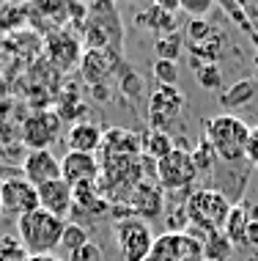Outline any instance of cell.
Segmentation results:
<instances>
[{"label":"cell","mask_w":258,"mask_h":261,"mask_svg":"<svg viewBox=\"0 0 258 261\" xmlns=\"http://www.w3.org/2000/svg\"><path fill=\"white\" fill-rule=\"evenodd\" d=\"M255 91L258 88H255L253 80H239V83H234L231 88H222L220 91V102H222V108H228V110L245 108V105L253 102Z\"/></svg>","instance_id":"25"},{"label":"cell","mask_w":258,"mask_h":261,"mask_svg":"<svg viewBox=\"0 0 258 261\" xmlns=\"http://www.w3.org/2000/svg\"><path fill=\"white\" fill-rule=\"evenodd\" d=\"M66 146L69 151H80V154H96L102 149V140H104V129L94 121H74L69 124L66 129Z\"/></svg>","instance_id":"20"},{"label":"cell","mask_w":258,"mask_h":261,"mask_svg":"<svg viewBox=\"0 0 258 261\" xmlns=\"http://www.w3.org/2000/svg\"><path fill=\"white\" fill-rule=\"evenodd\" d=\"M6 94H9V88H6V80L0 77V105L6 102Z\"/></svg>","instance_id":"37"},{"label":"cell","mask_w":258,"mask_h":261,"mask_svg":"<svg viewBox=\"0 0 258 261\" xmlns=\"http://www.w3.org/2000/svg\"><path fill=\"white\" fill-rule=\"evenodd\" d=\"M61 129H64V121L58 110H36L22 121L19 138L27 146V151H44L61 138Z\"/></svg>","instance_id":"9"},{"label":"cell","mask_w":258,"mask_h":261,"mask_svg":"<svg viewBox=\"0 0 258 261\" xmlns=\"http://www.w3.org/2000/svg\"><path fill=\"white\" fill-rule=\"evenodd\" d=\"M187 108V96L176 86H159L149 96V124L151 129L170 132V126L181 118Z\"/></svg>","instance_id":"8"},{"label":"cell","mask_w":258,"mask_h":261,"mask_svg":"<svg viewBox=\"0 0 258 261\" xmlns=\"http://www.w3.org/2000/svg\"><path fill=\"white\" fill-rule=\"evenodd\" d=\"M27 22V6H0V31H17Z\"/></svg>","instance_id":"30"},{"label":"cell","mask_w":258,"mask_h":261,"mask_svg":"<svg viewBox=\"0 0 258 261\" xmlns=\"http://www.w3.org/2000/svg\"><path fill=\"white\" fill-rule=\"evenodd\" d=\"M181 50H184V39H181V33L159 36V39L154 41V55H157V61H173V63H179Z\"/></svg>","instance_id":"26"},{"label":"cell","mask_w":258,"mask_h":261,"mask_svg":"<svg viewBox=\"0 0 258 261\" xmlns=\"http://www.w3.org/2000/svg\"><path fill=\"white\" fill-rule=\"evenodd\" d=\"M195 80L206 91H222V69L217 63H195Z\"/></svg>","instance_id":"29"},{"label":"cell","mask_w":258,"mask_h":261,"mask_svg":"<svg viewBox=\"0 0 258 261\" xmlns=\"http://www.w3.org/2000/svg\"><path fill=\"white\" fill-rule=\"evenodd\" d=\"M212 9V0H181V14H187L190 19H206V14Z\"/></svg>","instance_id":"32"},{"label":"cell","mask_w":258,"mask_h":261,"mask_svg":"<svg viewBox=\"0 0 258 261\" xmlns=\"http://www.w3.org/2000/svg\"><path fill=\"white\" fill-rule=\"evenodd\" d=\"M135 22L140 25V28L154 31L157 39L159 36H170V33H179V14L162 9L159 3H154V6H149L146 11H140L135 17Z\"/></svg>","instance_id":"21"},{"label":"cell","mask_w":258,"mask_h":261,"mask_svg":"<svg viewBox=\"0 0 258 261\" xmlns=\"http://www.w3.org/2000/svg\"><path fill=\"white\" fill-rule=\"evenodd\" d=\"M162 193L165 190L157 185V181H151V179H146L137 185V190L129 195V201H127V215H135V217H140V220L146 223H151V220H159V217L165 215V198H162Z\"/></svg>","instance_id":"14"},{"label":"cell","mask_w":258,"mask_h":261,"mask_svg":"<svg viewBox=\"0 0 258 261\" xmlns=\"http://www.w3.org/2000/svg\"><path fill=\"white\" fill-rule=\"evenodd\" d=\"M66 231V220L55 217L44 209H36L31 215L17 220V237L27 256H52V250L61 248V239Z\"/></svg>","instance_id":"2"},{"label":"cell","mask_w":258,"mask_h":261,"mask_svg":"<svg viewBox=\"0 0 258 261\" xmlns=\"http://www.w3.org/2000/svg\"><path fill=\"white\" fill-rule=\"evenodd\" d=\"M140 143H143V157L159 162L162 157L176 149V140H173L170 132H159V129H146L140 135Z\"/></svg>","instance_id":"23"},{"label":"cell","mask_w":258,"mask_h":261,"mask_svg":"<svg viewBox=\"0 0 258 261\" xmlns=\"http://www.w3.org/2000/svg\"><path fill=\"white\" fill-rule=\"evenodd\" d=\"M118 91H121L124 96H129L132 102H137L143 94V77L137 74L135 69H129V63H124L121 72H118Z\"/></svg>","instance_id":"27"},{"label":"cell","mask_w":258,"mask_h":261,"mask_svg":"<svg viewBox=\"0 0 258 261\" xmlns=\"http://www.w3.org/2000/svg\"><path fill=\"white\" fill-rule=\"evenodd\" d=\"M99 154L102 157H140L143 154L140 135L132 129H124V126H113V129L104 132Z\"/></svg>","instance_id":"19"},{"label":"cell","mask_w":258,"mask_h":261,"mask_svg":"<svg viewBox=\"0 0 258 261\" xmlns=\"http://www.w3.org/2000/svg\"><path fill=\"white\" fill-rule=\"evenodd\" d=\"M250 129L234 113H220L212 116L204 124V138L212 146V151L217 154V160L236 165V162H247V143H250Z\"/></svg>","instance_id":"1"},{"label":"cell","mask_w":258,"mask_h":261,"mask_svg":"<svg viewBox=\"0 0 258 261\" xmlns=\"http://www.w3.org/2000/svg\"><path fill=\"white\" fill-rule=\"evenodd\" d=\"M154 80L159 86H176L179 83V63L173 61H154V69H151Z\"/></svg>","instance_id":"31"},{"label":"cell","mask_w":258,"mask_h":261,"mask_svg":"<svg viewBox=\"0 0 258 261\" xmlns=\"http://www.w3.org/2000/svg\"><path fill=\"white\" fill-rule=\"evenodd\" d=\"M31 261H66V258H58V256L52 253V256H33Z\"/></svg>","instance_id":"36"},{"label":"cell","mask_w":258,"mask_h":261,"mask_svg":"<svg viewBox=\"0 0 258 261\" xmlns=\"http://www.w3.org/2000/svg\"><path fill=\"white\" fill-rule=\"evenodd\" d=\"M198 168H195V160H192V151L181 149L176 146L168 157H162L157 162V185L165 190V193H187L195 185L198 179Z\"/></svg>","instance_id":"7"},{"label":"cell","mask_w":258,"mask_h":261,"mask_svg":"<svg viewBox=\"0 0 258 261\" xmlns=\"http://www.w3.org/2000/svg\"><path fill=\"white\" fill-rule=\"evenodd\" d=\"M22 176L33 187L50 185V181L61 179V160L52 154V149L44 151H25L22 157Z\"/></svg>","instance_id":"16"},{"label":"cell","mask_w":258,"mask_h":261,"mask_svg":"<svg viewBox=\"0 0 258 261\" xmlns=\"http://www.w3.org/2000/svg\"><path fill=\"white\" fill-rule=\"evenodd\" d=\"M0 203H3V215L9 217H25L39 206V190L25 179V176H9L0 181Z\"/></svg>","instance_id":"10"},{"label":"cell","mask_w":258,"mask_h":261,"mask_svg":"<svg viewBox=\"0 0 258 261\" xmlns=\"http://www.w3.org/2000/svg\"><path fill=\"white\" fill-rule=\"evenodd\" d=\"M44 55H47V61L52 63L55 72H69V69H74V66L80 69L82 44L72 31L58 28V31H50L44 36Z\"/></svg>","instance_id":"11"},{"label":"cell","mask_w":258,"mask_h":261,"mask_svg":"<svg viewBox=\"0 0 258 261\" xmlns=\"http://www.w3.org/2000/svg\"><path fill=\"white\" fill-rule=\"evenodd\" d=\"M39 190V206L44 212H50L55 217H72L74 209V187L64 179H55L50 185H41Z\"/></svg>","instance_id":"18"},{"label":"cell","mask_w":258,"mask_h":261,"mask_svg":"<svg viewBox=\"0 0 258 261\" xmlns=\"http://www.w3.org/2000/svg\"><path fill=\"white\" fill-rule=\"evenodd\" d=\"M82 44L85 50H104L116 58H124V22L113 3L88 6V22L82 25Z\"/></svg>","instance_id":"3"},{"label":"cell","mask_w":258,"mask_h":261,"mask_svg":"<svg viewBox=\"0 0 258 261\" xmlns=\"http://www.w3.org/2000/svg\"><path fill=\"white\" fill-rule=\"evenodd\" d=\"M102 165L96 154H80V151H69L61 160V179L69 181L72 187L88 185V181H99Z\"/></svg>","instance_id":"15"},{"label":"cell","mask_w":258,"mask_h":261,"mask_svg":"<svg viewBox=\"0 0 258 261\" xmlns=\"http://www.w3.org/2000/svg\"><path fill=\"white\" fill-rule=\"evenodd\" d=\"M242 9H245V17L253 28V33L258 36V3H242Z\"/></svg>","instance_id":"35"},{"label":"cell","mask_w":258,"mask_h":261,"mask_svg":"<svg viewBox=\"0 0 258 261\" xmlns=\"http://www.w3.org/2000/svg\"><path fill=\"white\" fill-rule=\"evenodd\" d=\"M121 66H124V58H116L113 53L85 50L80 61V77L85 80V86L99 88V86H107L113 77H118Z\"/></svg>","instance_id":"13"},{"label":"cell","mask_w":258,"mask_h":261,"mask_svg":"<svg viewBox=\"0 0 258 261\" xmlns=\"http://www.w3.org/2000/svg\"><path fill=\"white\" fill-rule=\"evenodd\" d=\"M104 212H110V203L104 198L99 181H88V185H80L74 187V209H72V217L74 223L82 225L91 217V220H96V217H102Z\"/></svg>","instance_id":"17"},{"label":"cell","mask_w":258,"mask_h":261,"mask_svg":"<svg viewBox=\"0 0 258 261\" xmlns=\"http://www.w3.org/2000/svg\"><path fill=\"white\" fill-rule=\"evenodd\" d=\"M91 242L85 225H77V223H66V231H64V239H61V250H66V256L77 253L80 248H85Z\"/></svg>","instance_id":"28"},{"label":"cell","mask_w":258,"mask_h":261,"mask_svg":"<svg viewBox=\"0 0 258 261\" xmlns=\"http://www.w3.org/2000/svg\"><path fill=\"white\" fill-rule=\"evenodd\" d=\"M255 66H258V55H255Z\"/></svg>","instance_id":"39"},{"label":"cell","mask_w":258,"mask_h":261,"mask_svg":"<svg viewBox=\"0 0 258 261\" xmlns=\"http://www.w3.org/2000/svg\"><path fill=\"white\" fill-rule=\"evenodd\" d=\"M0 215H3V203H0Z\"/></svg>","instance_id":"38"},{"label":"cell","mask_w":258,"mask_h":261,"mask_svg":"<svg viewBox=\"0 0 258 261\" xmlns=\"http://www.w3.org/2000/svg\"><path fill=\"white\" fill-rule=\"evenodd\" d=\"M146 261H204V245L190 234H165L154 242Z\"/></svg>","instance_id":"12"},{"label":"cell","mask_w":258,"mask_h":261,"mask_svg":"<svg viewBox=\"0 0 258 261\" xmlns=\"http://www.w3.org/2000/svg\"><path fill=\"white\" fill-rule=\"evenodd\" d=\"M204 261H231L234 258V242L225 237V231L204 234Z\"/></svg>","instance_id":"24"},{"label":"cell","mask_w":258,"mask_h":261,"mask_svg":"<svg viewBox=\"0 0 258 261\" xmlns=\"http://www.w3.org/2000/svg\"><path fill=\"white\" fill-rule=\"evenodd\" d=\"M184 209H187V223L195 231H200V237H204V234H214V231L225 228L228 215H231L234 206L228 203V198L220 190L200 187V190H192L187 195Z\"/></svg>","instance_id":"4"},{"label":"cell","mask_w":258,"mask_h":261,"mask_svg":"<svg viewBox=\"0 0 258 261\" xmlns=\"http://www.w3.org/2000/svg\"><path fill=\"white\" fill-rule=\"evenodd\" d=\"M66 261H107L104 258V250L99 248L96 242H88L85 248H80L77 253H72Z\"/></svg>","instance_id":"33"},{"label":"cell","mask_w":258,"mask_h":261,"mask_svg":"<svg viewBox=\"0 0 258 261\" xmlns=\"http://www.w3.org/2000/svg\"><path fill=\"white\" fill-rule=\"evenodd\" d=\"M113 237H116V248L121 253V261H146L157 242L154 231H151V223H146L135 215L116 217Z\"/></svg>","instance_id":"5"},{"label":"cell","mask_w":258,"mask_h":261,"mask_svg":"<svg viewBox=\"0 0 258 261\" xmlns=\"http://www.w3.org/2000/svg\"><path fill=\"white\" fill-rule=\"evenodd\" d=\"M247 165L258 168V126L250 129V143H247Z\"/></svg>","instance_id":"34"},{"label":"cell","mask_w":258,"mask_h":261,"mask_svg":"<svg viewBox=\"0 0 258 261\" xmlns=\"http://www.w3.org/2000/svg\"><path fill=\"white\" fill-rule=\"evenodd\" d=\"M187 47H190L195 63H217L228 53V36L209 19H190L184 31Z\"/></svg>","instance_id":"6"},{"label":"cell","mask_w":258,"mask_h":261,"mask_svg":"<svg viewBox=\"0 0 258 261\" xmlns=\"http://www.w3.org/2000/svg\"><path fill=\"white\" fill-rule=\"evenodd\" d=\"M258 215V212H255ZM247 209V203H236L231 209V215H228V223H225V237L231 239L234 245H247V231H250V223H253V217Z\"/></svg>","instance_id":"22"}]
</instances>
